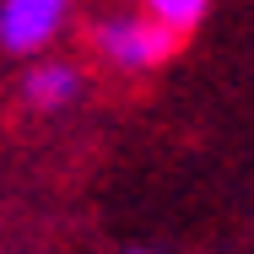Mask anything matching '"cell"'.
Instances as JSON below:
<instances>
[{
    "mask_svg": "<svg viewBox=\"0 0 254 254\" xmlns=\"http://www.w3.org/2000/svg\"><path fill=\"white\" fill-rule=\"evenodd\" d=\"M141 5H146V16H157L162 27H173L179 38L205 16V0H141Z\"/></svg>",
    "mask_w": 254,
    "mask_h": 254,
    "instance_id": "cell-4",
    "label": "cell"
},
{
    "mask_svg": "<svg viewBox=\"0 0 254 254\" xmlns=\"http://www.w3.org/2000/svg\"><path fill=\"white\" fill-rule=\"evenodd\" d=\"M76 92H81V70L65 60H44L22 76V98L33 108H65V103H76Z\"/></svg>",
    "mask_w": 254,
    "mask_h": 254,
    "instance_id": "cell-3",
    "label": "cell"
},
{
    "mask_svg": "<svg viewBox=\"0 0 254 254\" xmlns=\"http://www.w3.org/2000/svg\"><path fill=\"white\" fill-rule=\"evenodd\" d=\"M70 0H0V44L11 54H38L65 27Z\"/></svg>",
    "mask_w": 254,
    "mask_h": 254,
    "instance_id": "cell-2",
    "label": "cell"
},
{
    "mask_svg": "<svg viewBox=\"0 0 254 254\" xmlns=\"http://www.w3.org/2000/svg\"><path fill=\"white\" fill-rule=\"evenodd\" d=\"M92 44L119 70H152V65H162L168 54L179 49V33L162 27L146 11H114V16H98L92 22Z\"/></svg>",
    "mask_w": 254,
    "mask_h": 254,
    "instance_id": "cell-1",
    "label": "cell"
}]
</instances>
